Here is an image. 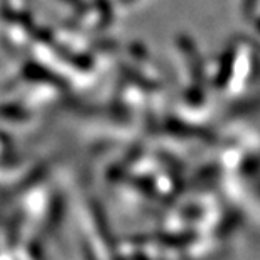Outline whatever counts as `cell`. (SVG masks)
<instances>
[{
  "mask_svg": "<svg viewBox=\"0 0 260 260\" xmlns=\"http://www.w3.org/2000/svg\"><path fill=\"white\" fill-rule=\"evenodd\" d=\"M98 4H100V10H102V17H103V20H110V15H112V12H110V4L107 5V0H98Z\"/></svg>",
  "mask_w": 260,
  "mask_h": 260,
  "instance_id": "2",
  "label": "cell"
},
{
  "mask_svg": "<svg viewBox=\"0 0 260 260\" xmlns=\"http://www.w3.org/2000/svg\"><path fill=\"white\" fill-rule=\"evenodd\" d=\"M120 2H123V4H128V2H132V0H120Z\"/></svg>",
  "mask_w": 260,
  "mask_h": 260,
  "instance_id": "4",
  "label": "cell"
},
{
  "mask_svg": "<svg viewBox=\"0 0 260 260\" xmlns=\"http://www.w3.org/2000/svg\"><path fill=\"white\" fill-rule=\"evenodd\" d=\"M64 2H68L71 5L73 9H76V10H86V5H85V0H64Z\"/></svg>",
  "mask_w": 260,
  "mask_h": 260,
  "instance_id": "3",
  "label": "cell"
},
{
  "mask_svg": "<svg viewBox=\"0 0 260 260\" xmlns=\"http://www.w3.org/2000/svg\"><path fill=\"white\" fill-rule=\"evenodd\" d=\"M0 115L12 118V120H22V118L27 117V113L15 105H0Z\"/></svg>",
  "mask_w": 260,
  "mask_h": 260,
  "instance_id": "1",
  "label": "cell"
}]
</instances>
